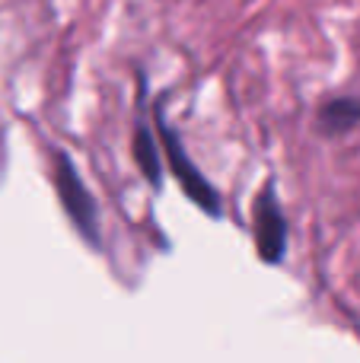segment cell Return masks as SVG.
I'll list each match as a JSON object with an SVG mask.
<instances>
[{
  "label": "cell",
  "mask_w": 360,
  "mask_h": 363,
  "mask_svg": "<svg viewBox=\"0 0 360 363\" xmlns=\"http://www.w3.org/2000/svg\"><path fill=\"white\" fill-rule=\"evenodd\" d=\"M55 188L67 220L74 230L86 239L93 249L102 245V230H99V204H96L93 191L86 188L83 176L74 169V160L67 153H55Z\"/></svg>",
  "instance_id": "1"
},
{
  "label": "cell",
  "mask_w": 360,
  "mask_h": 363,
  "mask_svg": "<svg viewBox=\"0 0 360 363\" xmlns=\"http://www.w3.org/2000/svg\"><path fill=\"white\" fill-rule=\"evenodd\" d=\"M157 138L163 140L166 160H169V172H172V176H176L179 182H182V191L189 194V198L195 201L201 211H208L210 217H220V211H223L220 194H217V188L195 169V163L189 160V153H185L182 140H179V134L163 121V106H157Z\"/></svg>",
  "instance_id": "2"
},
{
  "label": "cell",
  "mask_w": 360,
  "mask_h": 363,
  "mask_svg": "<svg viewBox=\"0 0 360 363\" xmlns=\"http://www.w3.org/2000/svg\"><path fill=\"white\" fill-rule=\"evenodd\" d=\"M252 223H255V249H259L261 262H268V264L284 262L287 233H291V226H287L284 207H281V201H278V194H274L271 185L255 198Z\"/></svg>",
  "instance_id": "3"
},
{
  "label": "cell",
  "mask_w": 360,
  "mask_h": 363,
  "mask_svg": "<svg viewBox=\"0 0 360 363\" xmlns=\"http://www.w3.org/2000/svg\"><path fill=\"white\" fill-rule=\"evenodd\" d=\"M360 125V96H335L319 108V128L325 134H348Z\"/></svg>",
  "instance_id": "4"
},
{
  "label": "cell",
  "mask_w": 360,
  "mask_h": 363,
  "mask_svg": "<svg viewBox=\"0 0 360 363\" xmlns=\"http://www.w3.org/2000/svg\"><path fill=\"white\" fill-rule=\"evenodd\" d=\"M134 160H137V169L140 176L150 182V188H163V160H159V147H157V138L150 134L147 125H137L134 131Z\"/></svg>",
  "instance_id": "5"
}]
</instances>
